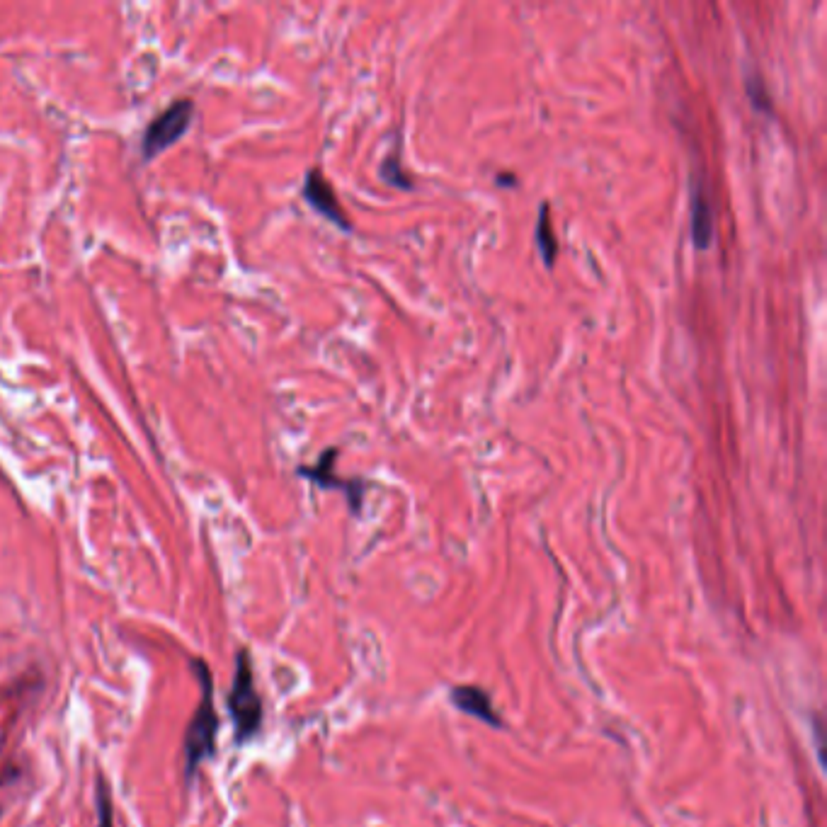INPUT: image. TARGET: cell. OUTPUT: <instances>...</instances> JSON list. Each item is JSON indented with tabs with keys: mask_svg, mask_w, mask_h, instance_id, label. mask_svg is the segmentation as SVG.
Instances as JSON below:
<instances>
[{
	"mask_svg": "<svg viewBox=\"0 0 827 827\" xmlns=\"http://www.w3.org/2000/svg\"><path fill=\"white\" fill-rule=\"evenodd\" d=\"M195 675L202 687V699L195 711V718L190 721V728L185 733V762L187 777H195L199 764L216 752V730H219V718L214 709V682H211L209 667L202 660H195Z\"/></svg>",
	"mask_w": 827,
	"mask_h": 827,
	"instance_id": "6da1fadb",
	"label": "cell"
},
{
	"mask_svg": "<svg viewBox=\"0 0 827 827\" xmlns=\"http://www.w3.org/2000/svg\"><path fill=\"white\" fill-rule=\"evenodd\" d=\"M228 709H231L233 726H236L238 743H248L260 730L262 723V701L253 680V665L250 655L241 650L236 658V677H233L231 697H228Z\"/></svg>",
	"mask_w": 827,
	"mask_h": 827,
	"instance_id": "7a4b0ae2",
	"label": "cell"
},
{
	"mask_svg": "<svg viewBox=\"0 0 827 827\" xmlns=\"http://www.w3.org/2000/svg\"><path fill=\"white\" fill-rule=\"evenodd\" d=\"M192 119H195V102H173L168 110H163L146 127L144 139H141V158L148 163L156 156H161L163 151H168L173 144H178L182 136L187 134V129L192 127Z\"/></svg>",
	"mask_w": 827,
	"mask_h": 827,
	"instance_id": "3957f363",
	"label": "cell"
},
{
	"mask_svg": "<svg viewBox=\"0 0 827 827\" xmlns=\"http://www.w3.org/2000/svg\"><path fill=\"white\" fill-rule=\"evenodd\" d=\"M340 456V449H325V452L318 456V461L313 466H299L296 473H299L301 478H309V481L316 483L318 488L323 490H342V493L347 495V503H350V510L357 512L362 510V500H364V490H367V483L359 481V478H352V481H347V478H340L338 473H335V459Z\"/></svg>",
	"mask_w": 827,
	"mask_h": 827,
	"instance_id": "277c9868",
	"label": "cell"
},
{
	"mask_svg": "<svg viewBox=\"0 0 827 827\" xmlns=\"http://www.w3.org/2000/svg\"><path fill=\"white\" fill-rule=\"evenodd\" d=\"M301 197H304L306 202H309L311 207L323 216V219H328L330 224L338 226L340 231H347V233L352 231L350 219H347L345 209H342V204H340L338 195H335L333 185L325 180V175L318 168H311L309 173H306Z\"/></svg>",
	"mask_w": 827,
	"mask_h": 827,
	"instance_id": "5b68a950",
	"label": "cell"
},
{
	"mask_svg": "<svg viewBox=\"0 0 827 827\" xmlns=\"http://www.w3.org/2000/svg\"><path fill=\"white\" fill-rule=\"evenodd\" d=\"M689 231L697 250H709L714 243V209L706 195L704 185H694L692 190V214H689Z\"/></svg>",
	"mask_w": 827,
	"mask_h": 827,
	"instance_id": "8992f818",
	"label": "cell"
},
{
	"mask_svg": "<svg viewBox=\"0 0 827 827\" xmlns=\"http://www.w3.org/2000/svg\"><path fill=\"white\" fill-rule=\"evenodd\" d=\"M449 699H452V704L461 711V714L478 718V721L488 723V726H493V728H500V716L495 714L493 701H490V697L483 692V689L454 687L452 692H449Z\"/></svg>",
	"mask_w": 827,
	"mask_h": 827,
	"instance_id": "52a82bcc",
	"label": "cell"
},
{
	"mask_svg": "<svg viewBox=\"0 0 827 827\" xmlns=\"http://www.w3.org/2000/svg\"><path fill=\"white\" fill-rule=\"evenodd\" d=\"M534 241H536V248H539V255H541V260H544V265L546 267L556 265L558 238H556V231H553L551 211L546 202L541 204V209H539V221H536V228H534Z\"/></svg>",
	"mask_w": 827,
	"mask_h": 827,
	"instance_id": "ba28073f",
	"label": "cell"
},
{
	"mask_svg": "<svg viewBox=\"0 0 827 827\" xmlns=\"http://www.w3.org/2000/svg\"><path fill=\"white\" fill-rule=\"evenodd\" d=\"M379 178L386 182L389 187H396V190H413L415 182L410 178V173L403 168L401 153L393 151L391 156L384 158V163L379 165Z\"/></svg>",
	"mask_w": 827,
	"mask_h": 827,
	"instance_id": "9c48e42d",
	"label": "cell"
},
{
	"mask_svg": "<svg viewBox=\"0 0 827 827\" xmlns=\"http://www.w3.org/2000/svg\"><path fill=\"white\" fill-rule=\"evenodd\" d=\"M745 93H747V100H750V105L755 107L757 112H762V114H767V117H772V114H774V105H772V98H769L767 83L762 81L760 73H747V78H745Z\"/></svg>",
	"mask_w": 827,
	"mask_h": 827,
	"instance_id": "30bf717a",
	"label": "cell"
},
{
	"mask_svg": "<svg viewBox=\"0 0 827 827\" xmlns=\"http://www.w3.org/2000/svg\"><path fill=\"white\" fill-rule=\"evenodd\" d=\"M95 801H98V827H112V796L102 777H98V786H95Z\"/></svg>",
	"mask_w": 827,
	"mask_h": 827,
	"instance_id": "8fae6325",
	"label": "cell"
},
{
	"mask_svg": "<svg viewBox=\"0 0 827 827\" xmlns=\"http://www.w3.org/2000/svg\"><path fill=\"white\" fill-rule=\"evenodd\" d=\"M495 182H498V185H517L515 178H503V175H498V178H495Z\"/></svg>",
	"mask_w": 827,
	"mask_h": 827,
	"instance_id": "7c38bea8",
	"label": "cell"
}]
</instances>
